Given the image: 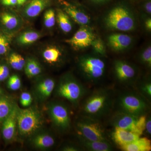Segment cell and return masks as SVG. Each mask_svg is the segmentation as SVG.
Wrapping results in <instances>:
<instances>
[{
	"instance_id": "2",
	"label": "cell",
	"mask_w": 151,
	"mask_h": 151,
	"mask_svg": "<svg viewBox=\"0 0 151 151\" xmlns=\"http://www.w3.org/2000/svg\"><path fill=\"white\" fill-rule=\"evenodd\" d=\"M149 101L139 92L126 90L115 98L116 111L140 117L147 115L150 109Z\"/></svg>"
},
{
	"instance_id": "16",
	"label": "cell",
	"mask_w": 151,
	"mask_h": 151,
	"mask_svg": "<svg viewBox=\"0 0 151 151\" xmlns=\"http://www.w3.org/2000/svg\"><path fill=\"white\" fill-rule=\"evenodd\" d=\"M51 1V0H30L25 6L24 12L25 16L28 17H35L50 5Z\"/></svg>"
},
{
	"instance_id": "42",
	"label": "cell",
	"mask_w": 151,
	"mask_h": 151,
	"mask_svg": "<svg viewBox=\"0 0 151 151\" xmlns=\"http://www.w3.org/2000/svg\"><path fill=\"white\" fill-rule=\"evenodd\" d=\"M6 78L1 73H0V81H3L5 80Z\"/></svg>"
},
{
	"instance_id": "26",
	"label": "cell",
	"mask_w": 151,
	"mask_h": 151,
	"mask_svg": "<svg viewBox=\"0 0 151 151\" xmlns=\"http://www.w3.org/2000/svg\"><path fill=\"white\" fill-rule=\"evenodd\" d=\"M25 71L29 77H32L38 75L41 72V68L38 63L35 60L29 59L26 64Z\"/></svg>"
},
{
	"instance_id": "38",
	"label": "cell",
	"mask_w": 151,
	"mask_h": 151,
	"mask_svg": "<svg viewBox=\"0 0 151 151\" xmlns=\"http://www.w3.org/2000/svg\"><path fill=\"white\" fill-rule=\"evenodd\" d=\"M0 73L6 78L9 74L8 68L5 65H0Z\"/></svg>"
},
{
	"instance_id": "3",
	"label": "cell",
	"mask_w": 151,
	"mask_h": 151,
	"mask_svg": "<svg viewBox=\"0 0 151 151\" xmlns=\"http://www.w3.org/2000/svg\"><path fill=\"white\" fill-rule=\"evenodd\" d=\"M76 127L78 136L87 139L109 140L105 127L100 120L81 116L76 121Z\"/></svg>"
},
{
	"instance_id": "15",
	"label": "cell",
	"mask_w": 151,
	"mask_h": 151,
	"mask_svg": "<svg viewBox=\"0 0 151 151\" xmlns=\"http://www.w3.org/2000/svg\"><path fill=\"white\" fill-rule=\"evenodd\" d=\"M83 149L90 151H111L113 150L112 144L108 141H95L87 139L78 136Z\"/></svg>"
},
{
	"instance_id": "31",
	"label": "cell",
	"mask_w": 151,
	"mask_h": 151,
	"mask_svg": "<svg viewBox=\"0 0 151 151\" xmlns=\"http://www.w3.org/2000/svg\"><path fill=\"white\" fill-rule=\"evenodd\" d=\"M32 97L29 93L24 92L22 93L20 96L21 104L24 107H28L32 102Z\"/></svg>"
},
{
	"instance_id": "37",
	"label": "cell",
	"mask_w": 151,
	"mask_h": 151,
	"mask_svg": "<svg viewBox=\"0 0 151 151\" xmlns=\"http://www.w3.org/2000/svg\"><path fill=\"white\" fill-rule=\"evenodd\" d=\"M82 148L79 147L74 145H67L64 146L62 150L65 151H77L82 150Z\"/></svg>"
},
{
	"instance_id": "14",
	"label": "cell",
	"mask_w": 151,
	"mask_h": 151,
	"mask_svg": "<svg viewBox=\"0 0 151 151\" xmlns=\"http://www.w3.org/2000/svg\"><path fill=\"white\" fill-rule=\"evenodd\" d=\"M18 110V108L16 107L10 114L2 122L3 136L6 140L12 139L15 133Z\"/></svg>"
},
{
	"instance_id": "27",
	"label": "cell",
	"mask_w": 151,
	"mask_h": 151,
	"mask_svg": "<svg viewBox=\"0 0 151 151\" xmlns=\"http://www.w3.org/2000/svg\"><path fill=\"white\" fill-rule=\"evenodd\" d=\"M139 92L149 101L151 98V82L150 80L141 82L138 85Z\"/></svg>"
},
{
	"instance_id": "9",
	"label": "cell",
	"mask_w": 151,
	"mask_h": 151,
	"mask_svg": "<svg viewBox=\"0 0 151 151\" xmlns=\"http://www.w3.org/2000/svg\"><path fill=\"white\" fill-rule=\"evenodd\" d=\"M49 113L58 130L65 132L69 129L71 121L70 112L66 105L61 103H53L49 108Z\"/></svg>"
},
{
	"instance_id": "1",
	"label": "cell",
	"mask_w": 151,
	"mask_h": 151,
	"mask_svg": "<svg viewBox=\"0 0 151 151\" xmlns=\"http://www.w3.org/2000/svg\"><path fill=\"white\" fill-rule=\"evenodd\" d=\"M83 99L81 107V116L100 121L109 115L114 107V93L108 88L95 89Z\"/></svg>"
},
{
	"instance_id": "18",
	"label": "cell",
	"mask_w": 151,
	"mask_h": 151,
	"mask_svg": "<svg viewBox=\"0 0 151 151\" xmlns=\"http://www.w3.org/2000/svg\"><path fill=\"white\" fill-rule=\"evenodd\" d=\"M124 151H150L151 150L150 140L147 137H140L132 142L120 147Z\"/></svg>"
},
{
	"instance_id": "40",
	"label": "cell",
	"mask_w": 151,
	"mask_h": 151,
	"mask_svg": "<svg viewBox=\"0 0 151 151\" xmlns=\"http://www.w3.org/2000/svg\"><path fill=\"white\" fill-rule=\"evenodd\" d=\"M145 25L146 27L149 29V30H150L151 29V19H148L145 22Z\"/></svg>"
},
{
	"instance_id": "25",
	"label": "cell",
	"mask_w": 151,
	"mask_h": 151,
	"mask_svg": "<svg viewBox=\"0 0 151 151\" xmlns=\"http://www.w3.org/2000/svg\"><path fill=\"white\" fill-rule=\"evenodd\" d=\"M40 37V35L35 32L29 31L25 32L20 35L18 42L20 44H31L36 41Z\"/></svg>"
},
{
	"instance_id": "24",
	"label": "cell",
	"mask_w": 151,
	"mask_h": 151,
	"mask_svg": "<svg viewBox=\"0 0 151 151\" xmlns=\"http://www.w3.org/2000/svg\"><path fill=\"white\" fill-rule=\"evenodd\" d=\"M61 55V53L56 47H49L43 52V56L45 60L49 63L58 62Z\"/></svg>"
},
{
	"instance_id": "33",
	"label": "cell",
	"mask_w": 151,
	"mask_h": 151,
	"mask_svg": "<svg viewBox=\"0 0 151 151\" xmlns=\"http://www.w3.org/2000/svg\"><path fill=\"white\" fill-rule=\"evenodd\" d=\"M9 62L12 67L15 70H21L22 68L20 65L16 57V53H13L9 58Z\"/></svg>"
},
{
	"instance_id": "5",
	"label": "cell",
	"mask_w": 151,
	"mask_h": 151,
	"mask_svg": "<svg viewBox=\"0 0 151 151\" xmlns=\"http://www.w3.org/2000/svg\"><path fill=\"white\" fill-rule=\"evenodd\" d=\"M59 97L65 98L73 104H78L87 94V88L75 78L65 76L59 82L57 88Z\"/></svg>"
},
{
	"instance_id": "28",
	"label": "cell",
	"mask_w": 151,
	"mask_h": 151,
	"mask_svg": "<svg viewBox=\"0 0 151 151\" xmlns=\"http://www.w3.org/2000/svg\"><path fill=\"white\" fill-rule=\"evenodd\" d=\"M44 22L45 26L47 28L53 27L55 24V13L54 10L49 9L45 13L44 16Z\"/></svg>"
},
{
	"instance_id": "4",
	"label": "cell",
	"mask_w": 151,
	"mask_h": 151,
	"mask_svg": "<svg viewBox=\"0 0 151 151\" xmlns=\"http://www.w3.org/2000/svg\"><path fill=\"white\" fill-rule=\"evenodd\" d=\"M107 26L112 29L129 31L134 29V20L125 2L118 3L107 17Z\"/></svg>"
},
{
	"instance_id": "43",
	"label": "cell",
	"mask_w": 151,
	"mask_h": 151,
	"mask_svg": "<svg viewBox=\"0 0 151 151\" xmlns=\"http://www.w3.org/2000/svg\"><path fill=\"white\" fill-rule=\"evenodd\" d=\"M2 91L1 89L0 88V95L2 94Z\"/></svg>"
},
{
	"instance_id": "32",
	"label": "cell",
	"mask_w": 151,
	"mask_h": 151,
	"mask_svg": "<svg viewBox=\"0 0 151 151\" xmlns=\"http://www.w3.org/2000/svg\"><path fill=\"white\" fill-rule=\"evenodd\" d=\"M9 43L4 36L0 35V55L6 53L8 50Z\"/></svg>"
},
{
	"instance_id": "7",
	"label": "cell",
	"mask_w": 151,
	"mask_h": 151,
	"mask_svg": "<svg viewBox=\"0 0 151 151\" xmlns=\"http://www.w3.org/2000/svg\"><path fill=\"white\" fill-rule=\"evenodd\" d=\"M79 66L85 79L91 84L97 83L102 79L106 70L104 60L97 57H81L79 59Z\"/></svg>"
},
{
	"instance_id": "36",
	"label": "cell",
	"mask_w": 151,
	"mask_h": 151,
	"mask_svg": "<svg viewBox=\"0 0 151 151\" xmlns=\"http://www.w3.org/2000/svg\"><path fill=\"white\" fill-rule=\"evenodd\" d=\"M88 2L94 5H102L111 1L112 0H87Z\"/></svg>"
},
{
	"instance_id": "19",
	"label": "cell",
	"mask_w": 151,
	"mask_h": 151,
	"mask_svg": "<svg viewBox=\"0 0 151 151\" xmlns=\"http://www.w3.org/2000/svg\"><path fill=\"white\" fill-rule=\"evenodd\" d=\"M33 144L38 148L47 149L54 145L55 144V139L50 135L40 134L34 138Z\"/></svg>"
},
{
	"instance_id": "21",
	"label": "cell",
	"mask_w": 151,
	"mask_h": 151,
	"mask_svg": "<svg viewBox=\"0 0 151 151\" xmlns=\"http://www.w3.org/2000/svg\"><path fill=\"white\" fill-rule=\"evenodd\" d=\"M55 86V82L51 78H47L41 82L37 87V92L41 97L47 98L50 96Z\"/></svg>"
},
{
	"instance_id": "22",
	"label": "cell",
	"mask_w": 151,
	"mask_h": 151,
	"mask_svg": "<svg viewBox=\"0 0 151 151\" xmlns=\"http://www.w3.org/2000/svg\"><path fill=\"white\" fill-rule=\"evenodd\" d=\"M57 19L58 24L63 31L65 33L70 32L72 30V26L68 15L64 11L57 9Z\"/></svg>"
},
{
	"instance_id": "12",
	"label": "cell",
	"mask_w": 151,
	"mask_h": 151,
	"mask_svg": "<svg viewBox=\"0 0 151 151\" xmlns=\"http://www.w3.org/2000/svg\"><path fill=\"white\" fill-rule=\"evenodd\" d=\"M111 137L114 142L120 147L132 142L140 136L129 131L115 127L111 133Z\"/></svg>"
},
{
	"instance_id": "8",
	"label": "cell",
	"mask_w": 151,
	"mask_h": 151,
	"mask_svg": "<svg viewBox=\"0 0 151 151\" xmlns=\"http://www.w3.org/2000/svg\"><path fill=\"white\" fill-rule=\"evenodd\" d=\"M42 124L40 115L32 108L18 110L17 124L21 135L32 134L39 129Z\"/></svg>"
},
{
	"instance_id": "30",
	"label": "cell",
	"mask_w": 151,
	"mask_h": 151,
	"mask_svg": "<svg viewBox=\"0 0 151 151\" xmlns=\"http://www.w3.org/2000/svg\"><path fill=\"white\" fill-rule=\"evenodd\" d=\"M141 60L143 63L150 67L151 65V47L149 46L141 55Z\"/></svg>"
},
{
	"instance_id": "41",
	"label": "cell",
	"mask_w": 151,
	"mask_h": 151,
	"mask_svg": "<svg viewBox=\"0 0 151 151\" xmlns=\"http://www.w3.org/2000/svg\"><path fill=\"white\" fill-rule=\"evenodd\" d=\"M27 0H17V5L21 6L24 4L26 2Z\"/></svg>"
},
{
	"instance_id": "39",
	"label": "cell",
	"mask_w": 151,
	"mask_h": 151,
	"mask_svg": "<svg viewBox=\"0 0 151 151\" xmlns=\"http://www.w3.org/2000/svg\"><path fill=\"white\" fill-rule=\"evenodd\" d=\"M1 3L3 5L6 6L17 5V0H1Z\"/></svg>"
},
{
	"instance_id": "23",
	"label": "cell",
	"mask_w": 151,
	"mask_h": 151,
	"mask_svg": "<svg viewBox=\"0 0 151 151\" xmlns=\"http://www.w3.org/2000/svg\"><path fill=\"white\" fill-rule=\"evenodd\" d=\"M1 20L3 24L9 29L15 28L19 24L17 17L10 13H3L1 15Z\"/></svg>"
},
{
	"instance_id": "10",
	"label": "cell",
	"mask_w": 151,
	"mask_h": 151,
	"mask_svg": "<svg viewBox=\"0 0 151 151\" xmlns=\"http://www.w3.org/2000/svg\"><path fill=\"white\" fill-rule=\"evenodd\" d=\"M114 73L116 79L119 82L128 85L134 82L137 75V71L134 68L123 60L115 61Z\"/></svg>"
},
{
	"instance_id": "6",
	"label": "cell",
	"mask_w": 151,
	"mask_h": 151,
	"mask_svg": "<svg viewBox=\"0 0 151 151\" xmlns=\"http://www.w3.org/2000/svg\"><path fill=\"white\" fill-rule=\"evenodd\" d=\"M147 115L137 117L116 111L110 119L113 127L127 130L139 136L144 134Z\"/></svg>"
},
{
	"instance_id": "35",
	"label": "cell",
	"mask_w": 151,
	"mask_h": 151,
	"mask_svg": "<svg viewBox=\"0 0 151 151\" xmlns=\"http://www.w3.org/2000/svg\"><path fill=\"white\" fill-rule=\"evenodd\" d=\"M92 45H94L95 50L99 53L103 54L104 52V49L102 43L99 41H94Z\"/></svg>"
},
{
	"instance_id": "20",
	"label": "cell",
	"mask_w": 151,
	"mask_h": 151,
	"mask_svg": "<svg viewBox=\"0 0 151 151\" xmlns=\"http://www.w3.org/2000/svg\"><path fill=\"white\" fill-rule=\"evenodd\" d=\"M16 107L7 97L0 96V122H3Z\"/></svg>"
},
{
	"instance_id": "11",
	"label": "cell",
	"mask_w": 151,
	"mask_h": 151,
	"mask_svg": "<svg viewBox=\"0 0 151 151\" xmlns=\"http://www.w3.org/2000/svg\"><path fill=\"white\" fill-rule=\"evenodd\" d=\"M94 37L92 32L87 28L81 27L70 39L65 41L71 46L78 49L85 48L92 45Z\"/></svg>"
},
{
	"instance_id": "29",
	"label": "cell",
	"mask_w": 151,
	"mask_h": 151,
	"mask_svg": "<svg viewBox=\"0 0 151 151\" xmlns=\"http://www.w3.org/2000/svg\"><path fill=\"white\" fill-rule=\"evenodd\" d=\"M8 86L11 90L14 91L18 90L21 86V81L19 76L16 75H13L11 76L9 78Z\"/></svg>"
},
{
	"instance_id": "17",
	"label": "cell",
	"mask_w": 151,
	"mask_h": 151,
	"mask_svg": "<svg viewBox=\"0 0 151 151\" xmlns=\"http://www.w3.org/2000/svg\"><path fill=\"white\" fill-rule=\"evenodd\" d=\"M132 41L130 36L123 34H113L108 38L109 45L116 51L127 48L131 44Z\"/></svg>"
},
{
	"instance_id": "13",
	"label": "cell",
	"mask_w": 151,
	"mask_h": 151,
	"mask_svg": "<svg viewBox=\"0 0 151 151\" xmlns=\"http://www.w3.org/2000/svg\"><path fill=\"white\" fill-rule=\"evenodd\" d=\"M60 1L63 6V11L77 23L81 25H86L89 23V17L82 11L64 0H60Z\"/></svg>"
},
{
	"instance_id": "34",
	"label": "cell",
	"mask_w": 151,
	"mask_h": 151,
	"mask_svg": "<svg viewBox=\"0 0 151 151\" xmlns=\"http://www.w3.org/2000/svg\"><path fill=\"white\" fill-rule=\"evenodd\" d=\"M149 137H150L151 134V116H147L146 118L145 129L144 133Z\"/></svg>"
}]
</instances>
